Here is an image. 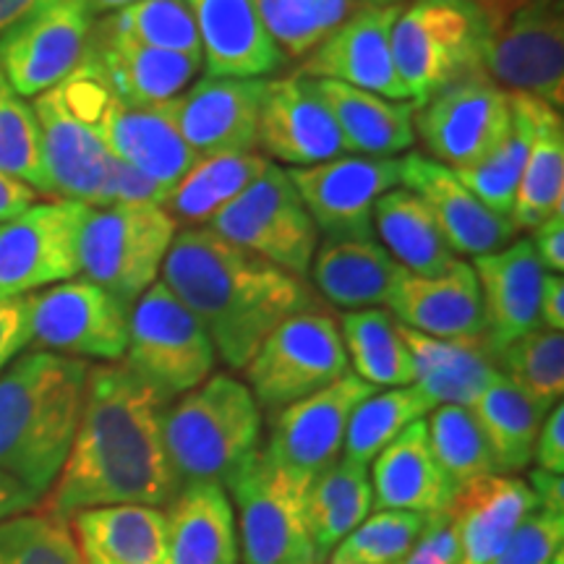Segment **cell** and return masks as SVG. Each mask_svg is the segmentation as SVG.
<instances>
[{
	"instance_id": "6da1fadb",
	"label": "cell",
	"mask_w": 564,
	"mask_h": 564,
	"mask_svg": "<svg viewBox=\"0 0 564 564\" xmlns=\"http://www.w3.org/2000/svg\"><path fill=\"white\" fill-rule=\"evenodd\" d=\"M167 405L123 364L89 366L74 447L42 510L70 520L95 507L171 505L181 481L162 442Z\"/></svg>"
},
{
	"instance_id": "7a4b0ae2",
	"label": "cell",
	"mask_w": 564,
	"mask_h": 564,
	"mask_svg": "<svg viewBox=\"0 0 564 564\" xmlns=\"http://www.w3.org/2000/svg\"><path fill=\"white\" fill-rule=\"evenodd\" d=\"M160 274L230 369H243L285 319L322 308L306 278L253 257L209 228L175 232Z\"/></svg>"
},
{
	"instance_id": "3957f363",
	"label": "cell",
	"mask_w": 564,
	"mask_h": 564,
	"mask_svg": "<svg viewBox=\"0 0 564 564\" xmlns=\"http://www.w3.org/2000/svg\"><path fill=\"white\" fill-rule=\"evenodd\" d=\"M89 364L58 352H21L0 373V474L42 499L74 447Z\"/></svg>"
},
{
	"instance_id": "277c9868",
	"label": "cell",
	"mask_w": 564,
	"mask_h": 564,
	"mask_svg": "<svg viewBox=\"0 0 564 564\" xmlns=\"http://www.w3.org/2000/svg\"><path fill=\"white\" fill-rule=\"evenodd\" d=\"M162 442L181 486L228 489L262 449V411L241 379L212 373L165 408Z\"/></svg>"
},
{
	"instance_id": "5b68a950",
	"label": "cell",
	"mask_w": 564,
	"mask_h": 564,
	"mask_svg": "<svg viewBox=\"0 0 564 564\" xmlns=\"http://www.w3.org/2000/svg\"><path fill=\"white\" fill-rule=\"evenodd\" d=\"M481 68L507 95L564 108V0H486Z\"/></svg>"
},
{
	"instance_id": "8992f818",
	"label": "cell",
	"mask_w": 564,
	"mask_h": 564,
	"mask_svg": "<svg viewBox=\"0 0 564 564\" xmlns=\"http://www.w3.org/2000/svg\"><path fill=\"white\" fill-rule=\"evenodd\" d=\"M58 87L70 110L102 139L112 158L165 188H173L196 162V154L167 118L165 102L152 108L126 105L84 63Z\"/></svg>"
},
{
	"instance_id": "52a82bcc",
	"label": "cell",
	"mask_w": 564,
	"mask_h": 564,
	"mask_svg": "<svg viewBox=\"0 0 564 564\" xmlns=\"http://www.w3.org/2000/svg\"><path fill=\"white\" fill-rule=\"evenodd\" d=\"M486 19L481 6L415 0L392 26V55L415 108L470 70L481 68Z\"/></svg>"
},
{
	"instance_id": "ba28073f",
	"label": "cell",
	"mask_w": 564,
	"mask_h": 564,
	"mask_svg": "<svg viewBox=\"0 0 564 564\" xmlns=\"http://www.w3.org/2000/svg\"><path fill=\"white\" fill-rule=\"evenodd\" d=\"M121 364L173 403L215 373L217 350L202 322L158 280L131 306Z\"/></svg>"
},
{
	"instance_id": "9c48e42d",
	"label": "cell",
	"mask_w": 564,
	"mask_h": 564,
	"mask_svg": "<svg viewBox=\"0 0 564 564\" xmlns=\"http://www.w3.org/2000/svg\"><path fill=\"white\" fill-rule=\"evenodd\" d=\"M178 232L158 204L91 209L79 238V274L133 306L154 282Z\"/></svg>"
},
{
	"instance_id": "30bf717a",
	"label": "cell",
	"mask_w": 564,
	"mask_h": 564,
	"mask_svg": "<svg viewBox=\"0 0 564 564\" xmlns=\"http://www.w3.org/2000/svg\"><path fill=\"white\" fill-rule=\"evenodd\" d=\"M308 486L274 465L264 449L232 478L228 491L241 564H322L308 531Z\"/></svg>"
},
{
	"instance_id": "8fae6325",
	"label": "cell",
	"mask_w": 564,
	"mask_h": 564,
	"mask_svg": "<svg viewBox=\"0 0 564 564\" xmlns=\"http://www.w3.org/2000/svg\"><path fill=\"white\" fill-rule=\"evenodd\" d=\"M340 324L333 314L301 312L274 327L243 366L259 411H282L348 373Z\"/></svg>"
},
{
	"instance_id": "7c38bea8",
	"label": "cell",
	"mask_w": 564,
	"mask_h": 564,
	"mask_svg": "<svg viewBox=\"0 0 564 564\" xmlns=\"http://www.w3.org/2000/svg\"><path fill=\"white\" fill-rule=\"evenodd\" d=\"M207 228L295 278H306L322 241L291 178L274 162Z\"/></svg>"
},
{
	"instance_id": "4fadbf2b",
	"label": "cell",
	"mask_w": 564,
	"mask_h": 564,
	"mask_svg": "<svg viewBox=\"0 0 564 564\" xmlns=\"http://www.w3.org/2000/svg\"><path fill=\"white\" fill-rule=\"evenodd\" d=\"M510 121L512 95L478 68L419 105L413 129L434 162L449 171H463L494 152L510 129Z\"/></svg>"
},
{
	"instance_id": "5bb4252c",
	"label": "cell",
	"mask_w": 564,
	"mask_h": 564,
	"mask_svg": "<svg viewBox=\"0 0 564 564\" xmlns=\"http://www.w3.org/2000/svg\"><path fill=\"white\" fill-rule=\"evenodd\" d=\"M89 207L79 202H34L0 223V301L79 278V238Z\"/></svg>"
},
{
	"instance_id": "9a60e30c",
	"label": "cell",
	"mask_w": 564,
	"mask_h": 564,
	"mask_svg": "<svg viewBox=\"0 0 564 564\" xmlns=\"http://www.w3.org/2000/svg\"><path fill=\"white\" fill-rule=\"evenodd\" d=\"M30 303L32 345L82 361H123L131 306L100 285L74 278L47 291L30 293Z\"/></svg>"
},
{
	"instance_id": "2e32d148",
	"label": "cell",
	"mask_w": 564,
	"mask_h": 564,
	"mask_svg": "<svg viewBox=\"0 0 564 564\" xmlns=\"http://www.w3.org/2000/svg\"><path fill=\"white\" fill-rule=\"evenodd\" d=\"M91 17L82 0H42L0 37V70L19 97L58 87L87 55Z\"/></svg>"
},
{
	"instance_id": "e0dca14e",
	"label": "cell",
	"mask_w": 564,
	"mask_h": 564,
	"mask_svg": "<svg viewBox=\"0 0 564 564\" xmlns=\"http://www.w3.org/2000/svg\"><path fill=\"white\" fill-rule=\"evenodd\" d=\"M319 236L333 241H371L373 204L400 186V158H343L285 171Z\"/></svg>"
},
{
	"instance_id": "ac0fdd59",
	"label": "cell",
	"mask_w": 564,
	"mask_h": 564,
	"mask_svg": "<svg viewBox=\"0 0 564 564\" xmlns=\"http://www.w3.org/2000/svg\"><path fill=\"white\" fill-rule=\"evenodd\" d=\"M373 390L377 387L348 371L324 390L274 411L264 455L288 474L312 484L340 460L350 415Z\"/></svg>"
},
{
	"instance_id": "d6986e66",
	"label": "cell",
	"mask_w": 564,
	"mask_h": 564,
	"mask_svg": "<svg viewBox=\"0 0 564 564\" xmlns=\"http://www.w3.org/2000/svg\"><path fill=\"white\" fill-rule=\"evenodd\" d=\"M267 79L204 76L165 102L167 118L196 158L257 152L259 108Z\"/></svg>"
},
{
	"instance_id": "ffe728a7",
	"label": "cell",
	"mask_w": 564,
	"mask_h": 564,
	"mask_svg": "<svg viewBox=\"0 0 564 564\" xmlns=\"http://www.w3.org/2000/svg\"><path fill=\"white\" fill-rule=\"evenodd\" d=\"M257 152L274 165L282 162L291 167H312L348 154L333 112L316 95L308 76L267 79L259 108Z\"/></svg>"
},
{
	"instance_id": "44dd1931",
	"label": "cell",
	"mask_w": 564,
	"mask_h": 564,
	"mask_svg": "<svg viewBox=\"0 0 564 564\" xmlns=\"http://www.w3.org/2000/svg\"><path fill=\"white\" fill-rule=\"evenodd\" d=\"M400 11L403 6L358 9L299 63L295 74L308 79L340 82L387 100L405 102L408 91L400 82L392 55V26Z\"/></svg>"
},
{
	"instance_id": "7402d4cb",
	"label": "cell",
	"mask_w": 564,
	"mask_h": 564,
	"mask_svg": "<svg viewBox=\"0 0 564 564\" xmlns=\"http://www.w3.org/2000/svg\"><path fill=\"white\" fill-rule=\"evenodd\" d=\"M400 186L413 192L426 204L447 238L449 249L465 257H484L518 238V228L510 217L497 215L486 207L455 171L440 165L421 152L400 158Z\"/></svg>"
},
{
	"instance_id": "603a6c76",
	"label": "cell",
	"mask_w": 564,
	"mask_h": 564,
	"mask_svg": "<svg viewBox=\"0 0 564 564\" xmlns=\"http://www.w3.org/2000/svg\"><path fill=\"white\" fill-rule=\"evenodd\" d=\"M32 108L37 116L42 162L53 196L97 209L116 158L102 139L70 110L61 87L34 97Z\"/></svg>"
},
{
	"instance_id": "cb8c5ba5",
	"label": "cell",
	"mask_w": 564,
	"mask_h": 564,
	"mask_svg": "<svg viewBox=\"0 0 564 564\" xmlns=\"http://www.w3.org/2000/svg\"><path fill=\"white\" fill-rule=\"evenodd\" d=\"M384 306L398 324L440 340L486 335L481 288L474 264L463 259L434 278L400 270Z\"/></svg>"
},
{
	"instance_id": "d4e9b609",
	"label": "cell",
	"mask_w": 564,
	"mask_h": 564,
	"mask_svg": "<svg viewBox=\"0 0 564 564\" xmlns=\"http://www.w3.org/2000/svg\"><path fill=\"white\" fill-rule=\"evenodd\" d=\"M82 63L100 76L118 100L137 108L171 102L183 89L192 87L202 70V61L116 37L97 24L91 26L89 47Z\"/></svg>"
},
{
	"instance_id": "484cf974",
	"label": "cell",
	"mask_w": 564,
	"mask_h": 564,
	"mask_svg": "<svg viewBox=\"0 0 564 564\" xmlns=\"http://www.w3.org/2000/svg\"><path fill=\"white\" fill-rule=\"evenodd\" d=\"M186 6L199 30L207 76L267 79L285 66L257 0H186Z\"/></svg>"
},
{
	"instance_id": "4316f807",
	"label": "cell",
	"mask_w": 564,
	"mask_h": 564,
	"mask_svg": "<svg viewBox=\"0 0 564 564\" xmlns=\"http://www.w3.org/2000/svg\"><path fill=\"white\" fill-rule=\"evenodd\" d=\"M474 270L484 299L486 337L494 352L539 327L541 282L546 272L535 257L531 238L476 257Z\"/></svg>"
},
{
	"instance_id": "83f0119b",
	"label": "cell",
	"mask_w": 564,
	"mask_h": 564,
	"mask_svg": "<svg viewBox=\"0 0 564 564\" xmlns=\"http://www.w3.org/2000/svg\"><path fill=\"white\" fill-rule=\"evenodd\" d=\"M371 494L379 510H403L419 514H436L447 510L455 497L442 465L436 463L429 442L426 419L411 423L398 440L373 457Z\"/></svg>"
},
{
	"instance_id": "f1b7e54d",
	"label": "cell",
	"mask_w": 564,
	"mask_h": 564,
	"mask_svg": "<svg viewBox=\"0 0 564 564\" xmlns=\"http://www.w3.org/2000/svg\"><path fill=\"white\" fill-rule=\"evenodd\" d=\"M535 507L531 486L514 476L491 474L457 486L447 512L460 535L463 564H489Z\"/></svg>"
},
{
	"instance_id": "f546056e",
	"label": "cell",
	"mask_w": 564,
	"mask_h": 564,
	"mask_svg": "<svg viewBox=\"0 0 564 564\" xmlns=\"http://www.w3.org/2000/svg\"><path fill=\"white\" fill-rule=\"evenodd\" d=\"M413 361V384L434 405L470 403L497 377V352L489 337H465V340H440L398 324Z\"/></svg>"
},
{
	"instance_id": "4dcf8cb0",
	"label": "cell",
	"mask_w": 564,
	"mask_h": 564,
	"mask_svg": "<svg viewBox=\"0 0 564 564\" xmlns=\"http://www.w3.org/2000/svg\"><path fill=\"white\" fill-rule=\"evenodd\" d=\"M165 514L167 564H241L236 510L223 486H181Z\"/></svg>"
},
{
	"instance_id": "1f68e13d",
	"label": "cell",
	"mask_w": 564,
	"mask_h": 564,
	"mask_svg": "<svg viewBox=\"0 0 564 564\" xmlns=\"http://www.w3.org/2000/svg\"><path fill=\"white\" fill-rule=\"evenodd\" d=\"M316 95L333 112L345 152L364 158H398L415 144L413 102H394L348 84L312 79Z\"/></svg>"
},
{
	"instance_id": "d6a6232c",
	"label": "cell",
	"mask_w": 564,
	"mask_h": 564,
	"mask_svg": "<svg viewBox=\"0 0 564 564\" xmlns=\"http://www.w3.org/2000/svg\"><path fill=\"white\" fill-rule=\"evenodd\" d=\"M400 267L382 243L371 241H333L324 238L316 246L308 274L314 288L329 303L358 312V308L384 306L398 280Z\"/></svg>"
},
{
	"instance_id": "836d02e7",
	"label": "cell",
	"mask_w": 564,
	"mask_h": 564,
	"mask_svg": "<svg viewBox=\"0 0 564 564\" xmlns=\"http://www.w3.org/2000/svg\"><path fill=\"white\" fill-rule=\"evenodd\" d=\"M272 162L262 152H223L196 158L160 207L183 230L207 228Z\"/></svg>"
},
{
	"instance_id": "e575fe53",
	"label": "cell",
	"mask_w": 564,
	"mask_h": 564,
	"mask_svg": "<svg viewBox=\"0 0 564 564\" xmlns=\"http://www.w3.org/2000/svg\"><path fill=\"white\" fill-rule=\"evenodd\" d=\"M79 546L110 564H167V514L162 507L112 505L74 514Z\"/></svg>"
},
{
	"instance_id": "d590c367",
	"label": "cell",
	"mask_w": 564,
	"mask_h": 564,
	"mask_svg": "<svg viewBox=\"0 0 564 564\" xmlns=\"http://www.w3.org/2000/svg\"><path fill=\"white\" fill-rule=\"evenodd\" d=\"M528 100H531L533 144L510 212L518 232L535 230L549 217L564 215V118L546 102L533 97Z\"/></svg>"
},
{
	"instance_id": "8d00e7d4",
	"label": "cell",
	"mask_w": 564,
	"mask_h": 564,
	"mask_svg": "<svg viewBox=\"0 0 564 564\" xmlns=\"http://www.w3.org/2000/svg\"><path fill=\"white\" fill-rule=\"evenodd\" d=\"M373 230L394 262L413 274L434 278L457 262L432 212L403 186L382 194L373 204Z\"/></svg>"
},
{
	"instance_id": "74e56055",
	"label": "cell",
	"mask_w": 564,
	"mask_h": 564,
	"mask_svg": "<svg viewBox=\"0 0 564 564\" xmlns=\"http://www.w3.org/2000/svg\"><path fill=\"white\" fill-rule=\"evenodd\" d=\"M371 507L373 494L366 465L343 457L314 478L306 494V518L322 564L345 535L369 518Z\"/></svg>"
},
{
	"instance_id": "f35d334b",
	"label": "cell",
	"mask_w": 564,
	"mask_h": 564,
	"mask_svg": "<svg viewBox=\"0 0 564 564\" xmlns=\"http://www.w3.org/2000/svg\"><path fill=\"white\" fill-rule=\"evenodd\" d=\"M489 444L497 470L505 476L518 474L531 465L535 436L546 413L523 398L502 373L486 384V390L468 408Z\"/></svg>"
},
{
	"instance_id": "ab89813d",
	"label": "cell",
	"mask_w": 564,
	"mask_h": 564,
	"mask_svg": "<svg viewBox=\"0 0 564 564\" xmlns=\"http://www.w3.org/2000/svg\"><path fill=\"white\" fill-rule=\"evenodd\" d=\"M340 335L356 377L371 387L413 384V361L398 322L384 308H358L340 316Z\"/></svg>"
},
{
	"instance_id": "60d3db41",
	"label": "cell",
	"mask_w": 564,
	"mask_h": 564,
	"mask_svg": "<svg viewBox=\"0 0 564 564\" xmlns=\"http://www.w3.org/2000/svg\"><path fill=\"white\" fill-rule=\"evenodd\" d=\"M434 408L415 384L373 390L350 415L343 442L345 460L369 465L387 444L398 440L411 423L426 419Z\"/></svg>"
},
{
	"instance_id": "b9f144b4",
	"label": "cell",
	"mask_w": 564,
	"mask_h": 564,
	"mask_svg": "<svg viewBox=\"0 0 564 564\" xmlns=\"http://www.w3.org/2000/svg\"><path fill=\"white\" fill-rule=\"evenodd\" d=\"M497 371L541 413H549L564 394V333L539 324L497 350Z\"/></svg>"
},
{
	"instance_id": "7bdbcfd3",
	"label": "cell",
	"mask_w": 564,
	"mask_h": 564,
	"mask_svg": "<svg viewBox=\"0 0 564 564\" xmlns=\"http://www.w3.org/2000/svg\"><path fill=\"white\" fill-rule=\"evenodd\" d=\"M533 144V118L531 100L523 95H512V121L505 139L494 147L491 154L474 167L455 171L465 186L497 215L510 217L514 192H518L520 175H523L528 152Z\"/></svg>"
},
{
	"instance_id": "ee69618b",
	"label": "cell",
	"mask_w": 564,
	"mask_h": 564,
	"mask_svg": "<svg viewBox=\"0 0 564 564\" xmlns=\"http://www.w3.org/2000/svg\"><path fill=\"white\" fill-rule=\"evenodd\" d=\"M95 24L116 37L202 61L199 30L186 0H137L121 11L95 19Z\"/></svg>"
},
{
	"instance_id": "f6af8a7d",
	"label": "cell",
	"mask_w": 564,
	"mask_h": 564,
	"mask_svg": "<svg viewBox=\"0 0 564 564\" xmlns=\"http://www.w3.org/2000/svg\"><path fill=\"white\" fill-rule=\"evenodd\" d=\"M257 6L278 51L299 63L361 9L358 0H257Z\"/></svg>"
},
{
	"instance_id": "bcb514c9",
	"label": "cell",
	"mask_w": 564,
	"mask_h": 564,
	"mask_svg": "<svg viewBox=\"0 0 564 564\" xmlns=\"http://www.w3.org/2000/svg\"><path fill=\"white\" fill-rule=\"evenodd\" d=\"M426 429L436 463L442 465L455 489L476 478L499 474L489 444L468 408L436 405L429 413Z\"/></svg>"
},
{
	"instance_id": "7dc6e473",
	"label": "cell",
	"mask_w": 564,
	"mask_h": 564,
	"mask_svg": "<svg viewBox=\"0 0 564 564\" xmlns=\"http://www.w3.org/2000/svg\"><path fill=\"white\" fill-rule=\"evenodd\" d=\"M0 173L24 183L32 192L53 196L42 162L40 126L34 108L19 97L0 70Z\"/></svg>"
},
{
	"instance_id": "c3c4849f",
	"label": "cell",
	"mask_w": 564,
	"mask_h": 564,
	"mask_svg": "<svg viewBox=\"0 0 564 564\" xmlns=\"http://www.w3.org/2000/svg\"><path fill=\"white\" fill-rule=\"evenodd\" d=\"M0 564H87L68 520L21 512L0 520Z\"/></svg>"
},
{
	"instance_id": "681fc988",
	"label": "cell",
	"mask_w": 564,
	"mask_h": 564,
	"mask_svg": "<svg viewBox=\"0 0 564 564\" xmlns=\"http://www.w3.org/2000/svg\"><path fill=\"white\" fill-rule=\"evenodd\" d=\"M426 518L419 512L379 510L345 535L329 554V564H400L419 541Z\"/></svg>"
},
{
	"instance_id": "f907efd6",
	"label": "cell",
	"mask_w": 564,
	"mask_h": 564,
	"mask_svg": "<svg viewBox=\"0 0 564 564\" xmlns=\"http://www.w3.org/2000/svg\"><path fill=\"white\" fill-rule=\"evenodd\" d=\"M562 546L564 514L535 507L489 564H554Z\"/></svg>"
},
{
	"instance_id": "816d5d0a",
	"label": "cell",
	"mask_w": 564,
	"mask_h": 564,
	"mask_svg": "<svg viewBox=\"0 0 564 564\" xmlns=\"http://www.w3.org/2000/svg\"><path fill=\"white\" fill-rule=\"evenodd\" d=\"M167 192L162 183L152 181L150 175H144L137 167L126 165L121 160H112L110 173H108V183H105L102 192V202L100 207H139V204H162Z\"/></svg>"
},
{
	"instance_id": "f5cc1de1",
	"label": "cell",
	"mask_w": 564,
	"mask_h": 564,
	"mask_svg": "<svg viewBox=\"0 0 564 564\" xmlns=\"http://www.w3.org/2000/svg\"><path fill=\"white\" fill-rule=\"evenodd\" d=\"M400 564H463V546L453 514L447 510L429 514L419 541Z\"/></svg>"
},
{
	"instance_id": "db71d44e",
	"label": "cell",
	"mask_w": 564,
	"mask_h": 564,
	"mask_svg": "<svg viewBox=\"0 0 564 564\" xmlns=\"http://www.w3.org/2000/svg\"><path fill=\"white\" fill-rule=\"evenodd\" d=\"M32 345L30 295L0 301V373Z\"/></svg>"
},
{
	"instance_id": "11a10c76",
	"label": "cell",
	"mask_w": 564,
	"mask_h": 564,
	"mask_svg": "<svg viewBox=\"0 0 564 564\" xmlns=\"http://www.w3.org/2000/svg\"><path fill=\"white\" fill-rule=\"evenodd\" d=\"M533 460L539 470L562 476L564 474V408L554 405L541 423L539 436H535Z\"/></svg>"
},
{
	"instance_id": "9f6ffc18",
	"label": "cell",
	"mask_w": 564,
	"mask_h": 564,
	"mask_svg": "<svg viewBox=\"0 0 564 564\" xmlns=\"http://www.w3.org/2000/svg\"><path fill=\"white\" fill-rule=\"evenodd\" d=\"M533 238V251L539 257L541 267L549 274H562L564 272V215L549 217L546 223H541L539 228L531 230Z\"/></svg>"
},
{
	"instance_id": "6f0895ef",
	"label": "cell",
	"mask_w": 564,
	"mask_h": 564,
	"mask_svg": "<svg viewBox=\"0 0 564 564\" xmlns=\"http://www.w3.org/2000/svg\"><path fill=\"white\" fill-rule=\"evenodd\" d=\"M539 322L549 329L564 333V280L562 274H544L539 299Z\"/></svg>"
},
{
	"instance_id": "680465c9",
	"label": "cell",
	"mask_w": 564,
	"mask_h": 564,
	"mask_svg": "<svg viewBox=\"0 0 564 564\" xmlns=\"http://www.w3.org/2000/svg\"><path fill=\"white\" fill-rule=\"evenodd\" d=\"M42 499L37 494L19 484L17 478L0 474V520H9L13 514L37 510Z\"/></svg>"
},
{
	"instance_id": "91938a15",
	"label": "cell",
	"mask_w": 564,
	"mask_h": 564,
	"mask_svg": "<svg viewBox=\"0 0 564 564\" xmlns=\"http://www.w3.org/2000/svg\"><path fill=\"white\" fill-rule=\"evenodd\" d=\"M528 478H531L528 486H531L535 505H539L541 510L564 514V478L539 468H535Z\"/></svg>"
},
{
	"instance_id": "94428289",
	"label": "cell",
	"mask_w": 564,
	"mask_h": 564,
	"mask_svg": "<svg viewBox=\"0 0 564 564\" xmlns=\"http://www.w3.org/2000/svg\"><path fill=\"white\" fill-rule=\"evenodd\" d=\"M34 202H37V192H32L24 183L0 173V223L21 215V212L30 209Z\"/></svg>"
},
{
	"instance_id": "6125c7cd",
	"label": "cell",
	"mask_w": 564,
	"mask_h": 564,
	"mask_svg": "<svg viewBox=\"0 0 564 564\" xmlns=\"http://www.w3.org/2000/svg\"><path fill=\"white\" fill-rule=\"evenodd\" d=\"M42 0H0V37L11 30L17 21L30 13Z\"/></svg>"
},
{
	"instance_id": "be15d7a7",
	"label": "cell",
	"mask_w": 564,
	"mask_h": 564,
	"mask_svg": "<svg viewBox=\"0 0 564 564\" xmlns=\"http://www.w3.org/2000/svg\"><path fill=\"white\" fill-rule=\"evenodd\" d=\"M82 3L87 6L91 17H97V13H100V17H105V13L121 11V9H126V6L137 3V0H82Z\"/></svg>"
},
{
	"instance_id": "e7e4bbea",
	"label": "cell",
	"mask_w": 564,
	"mask_h": 564,
	"mask_svg": "<svg viewBox=\"0 0 564 564\" xmlns=\"http://www.w3.org/2000/svg\"><path fill=\"white\" fill-rule=\"evenodd\" d=\"M408 0H358L361 9H394V6H405Z\"/></svg>"
},
{
	"instance_id": "03108f58",
	"label": "cell",
	"mask_w": 564,
	"mask_h": 564,
	"mask_svg": "<svg viewBox=\"0 0 564 564\" xmlns=\"http://www.w3.org/2000/svg\"><path fill=\"white\" fill-rule=\"evenodd\" d=\"M84 552V560H87V564H110L108 560H102V556H97L95 552H87V549H82Z\"/></svg>"
},
{
	"instance_id": "003e7915",
	"label": "cell",
	"mask_w": 564,
	"mask_h": 564,
	"mask_svg": "<svg viewBox=\"0 0 564 564\" xmlns=\"http://www.w3.org/2000/svg\"><path fill=\"white\" fill-rule=\"evenodd\" d=\"M449 3H470V6H484L486 0H449Z\"/></svg>"
}]
</instances>
